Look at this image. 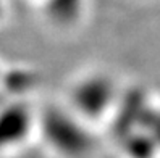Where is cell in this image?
Segmentation results:
<instances>
[{
  "instance_id": "6da1fadb",
  "label": "cell",
  "mask_w": 160,
  "mask_h": 158,
  "mask_svg": "<svg viewBox=\"0 0 160 158\" xmlns=\"http://www.w3.org/2000/svg\"><path fill=\"white\" fill-rule=\"evenodd\" d=\"M121 97L118 79L107 69H84L73 78L67 89V105L92 127L110 119Z\"/></svg>"
},
{
  "instance_id": "7a4b0ae2",
  "label": "cell",
  "mask_w": 160,
  "mask_h": 158,
  "mask_svg": "<svg viewBox=\"0 0 160 158\" xmlns=\"http://www.w3.org/2000/svg\"><path fill=\"white\" fill-rule=\"evenodd\" d=\"M94 129L65 103L47 107L37 115V132L60 158H88L96 150Z\"/></svg>"
},
{
  "instance_id": "3957f363",
  "label": "cell",
  "mask_w": 160,
  "mask_h": 158,
  "mask_svg": "<svg viewBox=\"0 0 160 158\" xmlns=\"http://www.w3.org/2000/svg\"><path fill=\"white\" fill-rule=\"evenodd\" d=\"M37 115L23 100L0 108V153L16 150L37 132Z\"/></svg>"
}]
</instances>
